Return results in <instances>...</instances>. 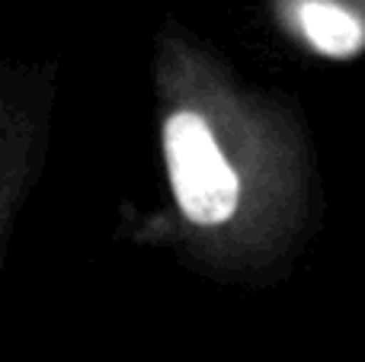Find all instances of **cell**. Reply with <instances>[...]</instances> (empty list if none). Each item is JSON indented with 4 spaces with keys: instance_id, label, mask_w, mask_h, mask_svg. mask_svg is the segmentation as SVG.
I'll return each mask as SVG.
<instances>
[{
    "instance_id": "2",
    "label": "cell",
    "mask_w": 365,
    "mask_h": 362,
    "mask_svg": "<svg viewBox=\"0 0 365 362\" xmlns=\"http://www.w3.org/2000/svg\"><path fill=\"white\" fill-rule=\"evenodd\" d=\"M298 19H302L308 42L327 58H353L365 45V29L359 19L343 6L327 4V0L302 4Z\"/></svg>"
},
{
    "instance_id": "1",
    "label": "cell",
    "mask_w": 365,
    "mask_h": 362,
    "mask_svg": "<svg viewBox=\"0 0 365 362\" xmlns=\"http://www.w3.org/2000/svg\"><path fill=\"white\" fill-rule=\"evenodd\" d=\"M164 151L182 215L195 224L227 222L237 209L240 180L215 145L205 119L192 109L173 113L164 125Z\"/></svg>"
}]
</instances>
